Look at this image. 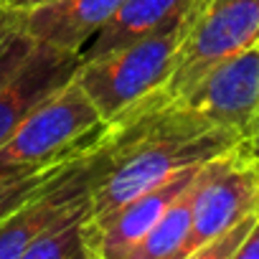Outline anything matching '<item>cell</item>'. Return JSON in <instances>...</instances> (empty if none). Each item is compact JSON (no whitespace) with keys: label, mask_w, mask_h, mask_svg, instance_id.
<instances>
[{"label":"cell","mask_w":259,"mask_h":259,"mask_svg":"<svg viewBox=\"0 0 259 259\" xmlns=\"http://www.w3.org/2000/svg\"><path fill=\"white\" fill-rule=\"evenodd\" d=\"M160 107L193 112L216 127L241 135L259 112V46L211 66L196 84Z\"/></svg>","instance_id":"obj_7"},{"label":"cell","mask_w":259,"mask_h":259,"mask_svg":"<svg viewBox=\"0 0 259 259\" xmlns=\"http://www.w3.org/2000/svg\"><path fill=\"white\" fill-rule=\"evenodd\" d=\"M104 140L74 168H69L56 183H51L46 191H41L8 219L0 221V259H21L28 246L54 224L79 208H89V193L102 163Z\"/></svg>","instance_id":"obj_8"},{"label":"cell","mask_w":259,"mask_h":259,"mask_svg":"<svg viewBox=\"0 0 259 259\" xmlns=\"http://www.w3.org/2000/svg\"><path fill=\"white\" fill-rule=\"evenodd\" d=\"M191 3L193 0H124L114 11V16L87 41L79 54L81 61L104 56L114 49L150 36L153 31L163 28L183 11H188Z\"/></svg>","instance_id":"obj_11"},{"label":"cell","mask_w":259,"mask_h":259,"mask_svg":"<svg viewBox=\"0 0 259 259\" xmlns=\"http://www.w3.org/2000/svg\"><path fill=\"white\" fill-rule=\"evenodd\" d=\"M87 216L89 208H79L54 224L44 236H38L21 259H94L87 246Z\"/></svg>","instance_id":"obj_13"},{"label":"cell","mask_w":259,"mask_h":259,"mask_svg":"<svg viewBox=\"0 0 259 259\" xmlns=\"http://www.w3.org/2000/svg\"><path fill=\"white\" fill-rule=\"evenodd\" d=\"M256 216H259V213L244 219V221L236 224L234 229H229V231H224L221 236H216V239H211V241H206V244L191 249V251H188L186 256H181V259H234L239 244L244 241V236H246V231L251 229V224H254Z\"/></svg>","instance_id":"obj_15"},{"label":"cell","mask_w":259,"mask_h":259,"mask_svg":"<svg viewBox=\"0 0 259 259\" xmlns=\"http://www.w3.org/2000/svg\"><path fill=\"white\" fill-rule=\"evenodd\" d=\"M236 143L239 133L234 130L176 107H158L109 124L89 193V219L112 213L178 173L219 158Z\"/></svg>","instance_id":"obj_1"},{"label":"cell","mask_w":259,"mask_h":259,"mask_svg":"<svg viewBox=\"0 0 259 259\" xmlns=\"http://www.w3.org/2000/svg\"><path fill=\"white\" fill-rule=\"evenodd\" d=\"M193 3L188 11L150 36L114 49L104 56L81 61L74 79L81 84L104 124L122 122L130 112L153 99L168 84L181 41L186 38L191 23Z\"/></svg>","instance_id":"obj_2"},{"label":"cell","mask_w":259,"mask_h":259,"mask_svg":"<svg viewBox=\"0 0 259 259\" xmlns=\"http://www.w3.org/2000/svg\"><path fill=\"white\" fill-rule=\"evenodd\" d=\"M236 150L251 163L259 168V112L254 114V119L244 127V133L239 135V143H236Z\"/></svg>","instance_id":"obj_16"},{"label":"cell","mask_w":259,"mask_h":259,"mask_svg":"<svg viewBox=\"0 0 259 259\" xmlns=\"http://www.w3.org/2000/svg\"><path fill=\"white\" fill-rule=\"evenodd\" d=\"M107 127L81 84L71 79L0 143V178L76 158L102 143Z\"/></svg>","instance_id":"obj_3"},{"label":"cell","mask_w":259,"mask_h":259,"mask_svg":"<svg viewBox=\"0 0 259 259\" xmlns=\"http://www.w3.org/2000/svg\"><path fill=\"white\" fill-rule=\"evenodd\" d=\"M46 3H51V0H0V8L13 13V16H21V13H28L38 6H46Z\"/></svg>","instance_id":"obj_18"},{"label":"cell","mask_w":259,"mask_h":259,"mask_svg":"<svg viewBox=\"0 0 259 259\" xmlns=\"http://www.w3.org/2000/svg\"><path fill=\"white\" fill-rule=\"evenodd\" d=\"M191 206L193 183L170 203V208L158 219V224L138 241V246L124 259H181L188 251L191 239Z\"/></svg>","instance_id":"obj_12"},{"label":"cell","mask_w":259,"mask_h":259,"mask_svg":"<svg viewBox=\"0 0 259 259\" xmlns=\"http://www.w3.org/2000/svg\"><path fill=\"white\" fill-rule=\"evenodd\" d=\"M206 165V163H203ZM203 165L188 168L178 173L176 178L160 183L153 191H145L143 196L122 203L112 213L102 219L87 216V246L94 259H124L130 251L138 246V241L158 224V219L170 208V203L196 181L198 170Z\"/></svg>","instance_id":"obj_9"},{"label":"cell","mask_w":259,"mask_h":259,"mask_svg":"<svg viewBox=\"0 0 259 259\" xmlns=\"http://www.w3.org/2000/svg\"><path fill=\"white\" fill-rule=\"evenodd\" d=\"M81 56L31 41L16 28L0 44V143L56 89L74 79Z\"/></svg>","instance_id":"obj_5"},{"label":"cell","mask_w":259,"mask_h":259,"mask_svg":"<svg viewBox=\"0 0 259 259\" xmlns=\"http://www.w3.org/2000/svg\"><path fill=\"white\" fill-rule=\"evenodd\" d=\"M234 259H259V216L254 219L251 229L246 231L244 241L239 244Z\"/></svg>","instance_id":"obj_17"},{"label":"cell","mask_w":259,"mask_h":259,"mask_svg":"<svg viewBox=\"0 0 259 259\" xmlns=\"http://www.w3.org/2000/svg\"><path fill=\"white\" fill-rule=\"evenodd\" d=\"M109 130V127H107ZM104 140V138H102ZM97 148V145H94ZM92 148V150H94ZM92 150L76 155V158H69V160H61V163H54V165H44V168H36V170H28V173H16V176H6L0 178V221L8 219L13 211H18L23 203H28L33 196H38L41 191H46L51 183H56L69 168H74L81 158H87Z\"/></svg>","instance_id":"obj_14"},{"label":"cell","mask_w":259,"mask_h":259,"mask_svg":"<svg viewBox=\"0 0 259 259\" xmlns=\"http://www.w3.org/2000/svg\"><path fill=\"white\" fill-rule=\"evenodd\" d=\"M254 46H259V0H196L168 84L127 117L176 99L211 66Z\"/></svg>","instance_id":"obj_4"},{"label":"cell","mask_w":259,"mask_h":259,"mask_svg":"<svg viewBox=\"0 0 259 259\" xmlns=\"http://www.w3.org/2000/svg\"><path fill=\"white\" fill-rule=\"evenodd\" d=\"M124 0H51L16 16L18 31L31 41L81 54L87 41L114 16Z\"/></svg>","instance_id":"obj_10"},{"label":"cell","mask_w":259,"mask_h":259,"mask_svg":"<svg viewBox=\"0 0 259 259\" xmlns=\"http://www.w3.org/2000/svg\"><path fill=\"white\" fill-rule=\"evenodd\" d=\"M16 23H18V18H16L13 13H8V11L0 8V44L8 38V33L16 28Z\"/></svg>","instance_id":"obj_19"},{"label":"cell","mask_w":259,"mask_h":259,"mask_svg":"<svg viewBox=\"0 0 259 259\" xmlns=\"http://www.w3.org/2000/svg\"><path fill=\"white\" fill-rule=\"evenodd\" d=\"M254 213H259V168L234 145L208 160L193 181L188 251L221 236Z\"/></svg>","instance_id":"obj_6"}]
</instances>
